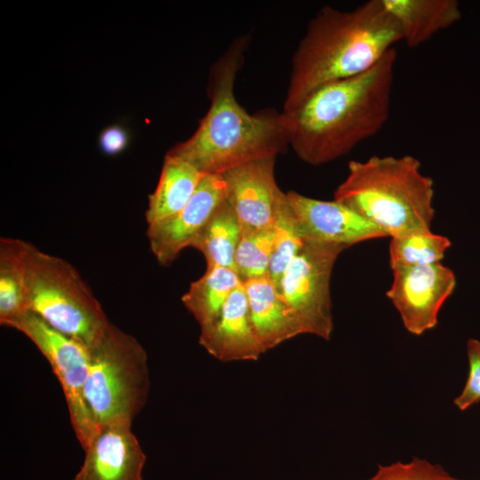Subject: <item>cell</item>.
<instances>
[{
  "label": "cell",
  "mask_w": 480,
  "mask_h": 480,
  "mask_svg": "<svg viewBox=\"0 0 480 480\" xmlns=\"http://www.w3.org/2000/svg\"><path fill=\"white\" fill-rule=\"evenodd\" d=\"M396 48L367 71L325 84L282 111L289 146L304 163L321 165L348 154L388 119Z\"/></svg>",
  "instance_id": "6da1fadb"
},
{
  "label": "cell",
  "mask_w": 480,
  "mask_h": 480,
  "mask_svg": "<svg viewBox=\"0 0 480 480\" xmlns=\"http://www.w3.org/2000/svg\"><path fill=\"white\" fill-rule=\"evenodd\" d=\"M249 42L248 35L234 39L212 64L207 113L193 135L168 151L204 174H222L256 159L276 157L289 146L283 112L265 108L249 114L236 100V78Z\"/></svg>",
  "instance_id": "7a4b0ae2"
},
{
  "label": "cell",
  "mask_w": 480,
  "mask_h": 480,
  "mask_svg": "<svg viewBox=\"0 0 480 480\" xmlns=\"http://www.w3.org/2000/svg\"><path fill=\"white\" fill-rule=\"evenodd\" d=\"M399 42L398 25L381 0L346 11L324 5L293 54L283 111L325 84L367 71Z\"/></svg>",
  "instance_id": "3957f363"
},
{
  "label": "cell",
  "mask_w": 480,
  "mask_h": 480,
  "mask_svg": "<svg viewBox=\"0 0 480 480\" xmlns=\"http://www.w3.org/2000/svg\"><path fill=\"white\" fill-rule=\"evenodd\" d=\"M334 191L338 201L394 237L431 231L434 181L411 156H373L350 161Z\"/></svg>",
  "instance_id": "277c9868"
},
{
  "label": "cell",
  "mask_w": 480,
  "mask_h": 480,
  "mask_svg": "<svg viewBox=\"0 0 480 480\" xmlns=\"http://www.w3.org/2000/svg\"><path fill=\"white\" fill-rule=\"evenodd\" d=\"M24 262L28 311L89 349L96 347L112 324L77 270L28 242Z\"/></svg>",
  "instance_id": "5b68a950"
},
{
  "label": "cell",
  "mask_w": 480,
  "mask_h": 480,
  "mask_svg": "<svg viewBox=\"0 0 480 480\" xmlns=\"http://www.w3.org/2000/svg\"><path fill=\"white\" fill-rule=\"evenodd\" d=\"M89 350L84 394L98 427L132 424L149 391L145 349L134 337L112 324L102 340Z\"/></svg>",
  "instance_id": "8992f818"
},
{
  "label": "cell",
  "mask_w": 480,
  "mask_h": 480,
  "mask_svg": "<svg viewBox=\"0 0 480 480\" xmlns=\"http://www.w3.org/2000/svg\"><path fill=\"white\" fill-rule=\"evenodd\" d=\"M346 249L304 241L284 273L278 291L301 334L330 340L333 331L331 277L339 255Z\"/></svg>",
  "instance_id": "52a82bcc"
},
{
  "label": "cell",
  "mask_w": 480,
  "mask_h": 480,
  "mask_svg": "<svg viewBox=\"0 0 480 480\" xmlns=\"http://www.w3.org/2000/svg\"><path fill=\"white\" fill-rule=\"evenodd\" d=\"M6 326L25 334L48 360L63 389L73 429L84 450L99 429L84 394L90 366L89 348L30 311Z\"/></svg>",
  "instance_id": "ba28073f"
},
{
  "label": "cell",
  "mask_w": 480,
  "mask_h": 480,
  "mask_svg": "<svg viewBox=\"0 0 480 480\" xmlns=\"http://www.w3.org/2000/svg\"><path fill=\"white\" fill-rule=\"evenodd\" d=\"M386 295L398 311L404 328L421 335L433 329L439 312L456 287L454 272L442 263L392 269Z\"/></svg>",
  "instance_id": "9c48e42d"
},
{
  "label": "cell",
  "mask_w": 480,
  "mask_h": 480,
  "mask_svg": "<svg viewBox=\"0 0 480 480\" xmlns=\"http://www.w3.org/2000/svg\"><path fill=\"white\" fill-rule=\"evenodd\" d=\"M221 174H206L189 202L177 213L148 225L150 249L162 266L172 263L191 244L218 205L224 201Z\"/></svg>",
  "instance_id": "30bf717a"
},
{
  "label": "cell",
  "mask_w": 480,
  "mask_h": 480,
  "mask_svg": "<svg viewBox=\"0 0 480 480\" xmlns=\"http://www.w3.org/2000/svg\"><path fill=\"white\" fill-rule=\"evenodd\" d=\"M304 241L340 245L354 244L387 236L347 205L314 199L295 191L286 193Z\"/></svg>",
  "instance_id": "8fae6325"
},
{
  "label": "cell",
  "mask_w": 480,
  "mask_h": 480,
  "mask_svg": "<svg viewBox=\"0 0 480 480\" xmlns=\"http://www.w3.org/2000/svg\"><path fill=\"white\" fill-rule=\"evenodd\" d=\"M276 157L256 159L225 172V196L237 214L243 230L273 224L281 188L275 177Z\"/></svg>",
  "instance_id": "7c38bea8"
},
{
  "label": "cell",
  "mask_w": 480,
  "mask_h": 480,
  "mask_svg": "<svg viewBox=\"0 0 480 480\" xmlns=\"http://www.w3.org/2000/svg\"><path fill=\"white\" fill-rule=\"evenodd\" d=\"M74 480H142L146 455L131 423L99 427Z\"/></svg>",
  "instance_id": "4fadbf2b"
},
{
  "label": "cell",
  "mask_w": 480,
  "mask_h": 480,
  "mask_svg": "<svg viewBox=\"0 0 480 480\" xmlns=\"http://www.w3.org/2000/svg\"><path fill=\"white\" fill-rule=\"evenodd\" d=\"M199 344L225 363L255 361L265 353L252 324L243 282L231 293L218 318L200 328Z\"/></svg>",
  "instance_id": "5bb4252c"
},
{
  "label": "cell",
  "mask_w": 480,
  "mask_h": 480,
  "mask_svg": "<svg viewBox=\"0 0 480 480\" xmlns=\"http://www.w3.org/2000/svg\"><path fill=\"white\" fill-rule=\"evenodd\" d=\"M252 324L264 352L301 334L268 275L243 282Z\"/></svg>",
  "instance_id": "9a60e30c"
},
{
  "label": "cell",
  "mask_w": 480,
  "mask_h": 480,
  "mask_svg": "<svg viewBox=\"0 0 480 480\" xmlns=\"http://www.w3.org/2000/svg\"><path fill=\"white\" fill-rule=\"evenodd\" d=\"M396 21L402 41L415 48L461 19L456 0H381Z\"/></svg>",
  "instance_id": "2e32d148"
},
{
  "label": "cell",
  "mask_w": 480,
  "mask_h": 480,
  "mask_svg": "<svg viewBox=\"0 0 480 480\" xmlns=\"http://www.w3.org/2000/svg\"><path fill=\"white\" fill-rule=\"evenodd\" d=\"M204 174L186 160L167 153L155 191L145 212L148 225L180 212L189 202Z\"/></svg>",
  "instance_id": "e0dca14e"
},
{
  "label": "cell",
  "mask_w": 480,
  "mask_h": 480,
  "mask_svg": "<svg viewBox=\"0 0 480 480\" xmlns=\"http://www.w3.org/2000/svg\"><path fill=\"white\" fill-rule=\"evenodd\" d=\"M243 228L237 214L225 200L193 241L191 247L204 255L207 268L223 267L236 271V252Z\"/></svg>",
  "instance_id": "ac0fdd59"
},
{
  "label": "cell",
  "mask_w": 480,
  "mask_h": 480,
  "mask_svg": "<svg viewBox=\"0 0 480 480\" xmlns=\"http://www.w3.org/2000/svg\"><path fill=\"white\" fill-rule=\"evenodd\" d=\"M241 283L236 271L231 268H207L200 278L190 284L181 301L200 328H204L218 318L229 296Z\"/></svg>",
  "instance_id": "d6986e66"
},
{
  "label": "cell",
  "mask_w": 480,
  "mask_h": 480,
  "mask_svg": "<svg viewBox=\"0 0 480 480\" xmlns=\"http://www.w3.org/2000/svg\"><path fill=\"white\" fill-rule=\"evenodd\" d=\"M26 241L0 240V324H6L28 312L25 275Z\"/></svg>",
  "instance_id": "ffe728a7"
},
{
  "label": "cell",
  "mask_w": 480,
  "mask_h": 480,
  "mask_svg": "<svg viewBox=\"0 0 480 480\" xmlns=\"http://www.w3.org/2000/svg\"><path fill=\"white\" fill-rule=\"evenodd\" d=\"M273 229L274 242L268 276L278 289L284 273L304 244L299 222L287 194L282 190L276 204Z\"/></svg>",
  "instance_id": "44dd1931"
},
{
  "label": "cell",
  "mask_w": 480,
  "mask_h": 480,
  "mask_svg": "<svg viewBox=\"0 0 480 480\" xmlns=\"http://www.w3.org/2000/svg\"><path fill=\"white\" fill-rule=\"evenodd\" d=\"M390 238L388 252L391 269L441 263L452 245L448 237L432 231Z\"/></svg>",
  "instance_id": "7402d4cb"
},
{
  "label": "cell",
  "mask_w": 480,
  "mask_h": 480,
  "mask_svg": "<svg viewBox=\"0 0 480 480\" xmlns=\"http://www.w3.org/2000/svg\"><path fill=\"white\" fill-rule=\"evenodd\" d=\"M273 242V224L243 230L235 258L236 271L242 282L268 275Z\"/></svg>",
  "instance_id": "603a6c76"
},
{
  "label": "cell",
  "mask_w": 480,
  "mask_h": 480,
  "mask_svg": "<svg viewBox=\"0 0 480 480\" xmlns=\"http://www.w3.org/2000/svg\"><path fill=\"white\" fill-rule=\"evenodd\" d=\"M364 480H461L451 476L438 464L414 458L408 462L380 466L377 472Z\"/></svg>",
  "instance_id": "cb8c5ba5"
},
{
  "label": "cell",
  "mask_w": 480,
  "mask_h": 480,
  "mask_svg": "<svg viewBox=\"0 0 480 480\" xmlns=\"http://www.w3.org/2000/svg\"><path fill=\"white\" fill-rule=\"evenodd\" d=\"M468 374L465 386L453 403L460 411H465L480 402V340H467Z\"/></svg>",
  "instance_id": "d4e9b609"
},
{
  "label": "cell",
  "mask_w": 480,
  "mask_h": 480,
  "mask_svg": "<svg viewBox=\"0 0 480 480\" xmlns=\"http://www.w3.org/2000/svg\"><path fill=\"white\" fill-rule=\"evenodd\" d=\"M130 136L128 131L120 124H112L105 128L99 136V147L107 156H116L128 147Z\"/></svg>",
  "instance_id": "484cf974"
}]
</instances>
